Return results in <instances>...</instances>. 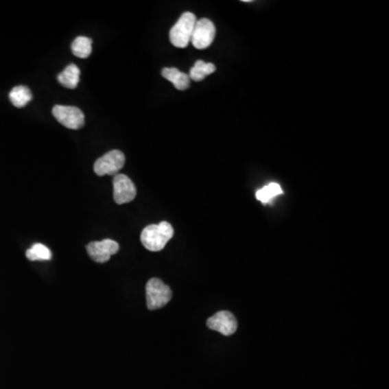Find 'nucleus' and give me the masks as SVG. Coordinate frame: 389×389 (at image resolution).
I'll list each match as a JSON object with an SVG mask.
<instances>
[{
    "label": "nucleus",
    "instance_id": "nucleus-1",
    "mask_svg": "<svg viewBox=\"0 0 389 389\" xmlns=\"http://www.w3.org/2000/svg\"><path fill=\"white\" fill-rule=\"evenodd\" d=\"M173 234L172 225L168 222H161L159 224L148 225L143 229L141 242L150 251H161L172 238Z\"/></svg>",
    "mask_w": 389,
    "mask_h": 389
},
{
    "label": "nucleus",
    "instance_id": "nucleus-2",
    "mask_svg": "<svg viewBox=\"0 0 389 389\" xmlns=\"http://www.w3.org/2000/svg\"><path fill=\"white\" fill-rule=\"evenodd\" d=\"M197 18L193 13L185 12L170 31V41L176 48H186L191 43Z\"/></svg>",
    "mask_w": 389,
    "mask_h": 389
},
{
    "label": "nucleus",
    "instance_id": "nucleus-3",
    "mask_svg": "<svg viewBox=\"0 0 389 389\" xmlns=\"http://www.w3.org/2000/svg\"><path fill=\"white\" fill-rule=\"evenodd\" d=\"M172 291L169 285H165L161 279L152 278L146 285V302L150 311L163 307L170 302Z\"/></svg>",
    "mask_w": 389,
    "mask_h": 389
},
{
    "label": "nucleus",
    "instance_id": "nucleus-4",
    "mask_svg": "<svg viewBox=\"0 0 389 389\" xmlns=\"http://www.w3.org/2000/svg\"><path fill=\"white\" fill-rule=\"evenodd\" d=\"M126 157L118 150H110L99 158L95 163V172L97 176H116L125 165Z\"/></svg>",
    "mask_w": 389,
    "mask_h": 389
},
{
    "label": "nucleus",
    "instance_id": "nucleus-5",
    "mask_svg": "<svg viewBox=\"0 0 389 389\" xmlns=\"http://www.w3.org/2000/svg\"><path fill=\"white\" fill-rule=\"evenodd\" d=\"M52 114L58 121L64 127L71 130H78L84 127V115L82 110L75 106L56 105L52 108Z\"/></svg>",
    "mask_w": 389,
    "mask_h": 389
},
{
    "label": "nucleus",
    "instance_id": "nucleus-6",
    "mask_svg": "<svg viewBox=\"0 0 389 389\" xmlns=\"http://www.w3.org/2000/svg\"><path fill=\"white\" fill-rule=\"evenodd\" d=\"M215 25L209 19H201L196 22L191 36L193 46L199 50L207 49L211 46L215 38Z\"/></svg>",
    "mask_w": 389,
    "mask_h": 389
},
{
    "label": "nucleus",
    "instance_id": "nucleus-7",
    "mask_svg": "<svg viewBox=\"0 0 389 389\" xmlns=\"http://www.w3.org/2000/svg\"><path fill=\"white\" fill-rule=\"evenodd\" d=\"M114 185V200L117 204L131 202L137 196V187L125 174H116L113 178Z\"/></svg>",
    "mask_w": 389,
    "mask_h": 389
},
{
    "label": "nucleus",
    "instance_id": "nucleus-8",
    "mask_svg": "<svg viewBox=\"0 0 389 389\" xmlns=\"http://www.w3.org/2000/svg\"><path fill=\"white\" fill-rule=\"evenodd\" d=\"M86 251L95 262L103 264V263L108 262L110 257L119 251V244L112 239L92 241L86 246Z\"/></svg>",
    "mask_w": 389,
    "mask_h": 389
},
{
    "label": "nucleus",
    "instance_id": "nucleus-9",
    "mask_svg": "<svg viewBox=\"0 0 389 389\" xmlns=\"http://www.w3.org/2000/svg\"><path fill=\"white\" fill-rule=\"evenodd\" d=\"M207 326L223 335L228 336L236 332L238 323L231 311H222L210 317L207 321Z\"/></svg>",
    "mask_w": 389,
    "mask_h": 389
},
{
    "label": "nucleus",
    "instance_id": "nucleus-10",
    "mask_svg": "<svg viewBox=\"0 0 389 389\" xmlns=\"http://www.w3.org/2000/svg\"><path fill=\"white\" fill-rule=\"evenodd\" d=\"M163 78L167 79L169 82H172L173 86H176V89L180 91L189 89V84H191V78L189 75L185 74L180 69L176 67H165L161 71Z\"/></svg>",
    "mask_w": 389,
    "mask_h": 389
},
{
    "label": "nucleus",
    "instance_id": "nucleus-11",
    "mask_svg": "<svg viewBox=\"0 0 389 389\" xmlns=\"http://www.w3.org/2000/svg\"><path fill=\"white\" fill-rule=\"evenodd\" d=\"M80 79V69L75 64H69L67 69L58 76V80L67 89H76Z\"/></svg>",
    "mask_w": 389,
    "mask_h": 389
},
{
    "label": "nucleus",
    "instance_id": "nucleus-12",
    "mask_svg": "<svg viewBox=\"0 0 389 389\" xmlns=\"http://www.w3.org/2000/svg\"><path fill=\"white\" fill-rule=\"evenodd\" d=\"M9 97H10L11 103L14 106L22 108L31 102L33 95H32L31 90L28 89L27 86H16L11 90Z\"/></svg>",
    "mask_w": 389,
    "mask_h": 389
},
{
    "label": "nucleus",
    "instance_id": "nucleus-13",
    "mask_svg": "<svg viewBox=\"0 0 389 389\" xmlns=\"http://www.w3.org/2000/svg\"><path fill=\"white\" fill-rule=\"evenodd\" d=\"M215 65L204 61H197L189 71V78L193 82H201L215 71Z\"/></svg>",
    "mask_w": 389,
    "mask_h": 389
},
{
    "label": "nucleus",
    "instance_id": "nucleus-14",
    "mask_svg": "<svg viewBox=\"0 0 389 389\" xmlns=\"http://www.w3.org/2000/svg\"><path fill=\"white\" fill-rule=\"evenodd\" d=\"M71 52L80 59L89 58L92 52V39L84 36H79L71 43Z\"/></svg>",
    "mask_w": 389,
    "mask_h": 389
},
{
    "label": "nucleus",
    "instance_id": "nucleus-15",
    "mask_svg": "<svg viewBox=\"0 0 389 389\" xmlns=\"http://www.w3.org/2000/svg\"><path fill=\"white\" fill-rule=\"evenodd\" d=\"M283 191L281 186L277 183H270L268 186H265L263 189H259L255 193L257 200L261 201L263 204H268L272 199L275 197L283 195Z\"/></svg>",
    "mask_w": 389,
    "mask_h": 389
},
{
    "label": "nucleus",
    "instance_id": "nucleus-16",
    "mask_svg": "<svg viewBox=\"0 0 389 389\" xmlns=\"http://www.w3.org/2000/svg\"><path fill=\"white\" fill-rule=\"evenodd\" d=\"M26 257L30 261H49L51 259L52 253L45 244H35L26 251Z\"/></svg>",
    "mask_w": 389,
    "mask_h": 389
}]
</instances>
